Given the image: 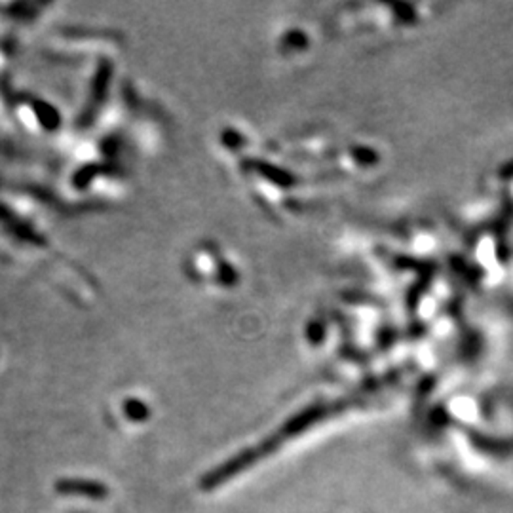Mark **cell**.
<instances>
[{
  "label": "cell",
  "mask_w": 513,
  "mask_h": 513,
  "mask_svg": "<svg viewBox=\"0 0 513 513\" xmlns=\"http://www.w3.org/2000/svg\"><path fill=\"white\" fill-rule=\"evenodd\" d=\"M60 489L67 490V492H84V495H92V496L105 495V489H101V485L78 483V481H67V483H61Z\"/></svg>",
  "instance_id": "1"
}]
</instances>
